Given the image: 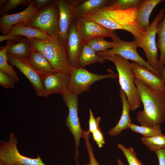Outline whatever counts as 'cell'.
Masks as SVG:
<instances>
[{
    "label": "cell",
    "mask_w": 165,
    "mask_h": 165,
    "mask_svg": "<svg viewBox=\"0 0 165 165\" xmlns=\"http://www.w3.org/2000/svg\"><path fill=\"white\" fill-rule=\"evenodd\" d=\"M134 81L144 108L137 114V120L141 126L160 125L165 120V92L152 89L136 78Z\"/></svg>",
    "instance_id": "6da1fadb"
},
{
    "label": "cell",
    "mask_w": 165,
    "mask_h": 165,
    "mask_svg": "<svg viewBox=\"0 0 165 165\" xmlns=\"http://www.w3.org/2000/svg\"><path fill=\"white\" fill-rule=\"evenodd\" d=\"M99 56L105 60L112 62L115 65L118 73L120 88L127 95L130 111L133 112L140 108L141 102V97L134 83L135 77L129 60L117 54Z\"/></svg>",
    "instance_id": "7a4b0ae2"
},
{
    "label": "cell",
    "mask_w": 165,
    "mask_h": 165,
    "mask_svg": "<svg viewBox=\"0 0 165 165\" xmlns=\"http://www.w3.org/2000/svg\"><path fill=\"white\" fill-rule=\"evenodd\" d=\"M27 38L33 48L41 53L54 69L68 75L72 68L69 62L65 44L60 38L50 40Z\"/></svg>",
    "instance_id": "3957f363"
},
{
    "label": "cell",
    "mask_w": 165,
    "mask_h": 165,
    "mask_svg": "<svg viewBox=\"0 0 165 165\" xmlns=\"http://www.w3.org/2000/svg\"><path fill=\"white\" fill-rule=\"evenodd\" d=\"M59 16L56 0L39 9L27 24L38 29L54 38H60Z\"/></svg>",
    "instance_id": "277c9868"
},
{
    "label": "cell",
    "mask_w": 165,
    "mask_h": 165,
    "mask_svg": "<svg viewBox=\"0 0 165 165\" xmlns=\"http://www.w3.org/2000/svg\"><path fill=\"white\" fill-rule=\"evenodd\" d=\"M165 12L164 8L161 9L147 29L139 38L134 39L138 47L141 48L144 51L148 63L159 72L158 49L156 40V28L158 24L163 18Z\"/></svg>",
    "instance_id": "5b68a950"
},
{
    "label": "cell",
    "mask_w": 165,
    "mask_h": 165,
    "mask_svg": "<svg viewBox=\"0 0 165 165\" xmlns=\"http://www.w3.org/2000/svg\"><path fill=\"white\" fill-rule=\"evenodd\" d=\"M68 76V91L78 96L84 92H89L90 86L95 82L106 79H116L118 75L113 72L105 75L97 74L79 67L72 68Z\"/></svg>",
    "instance_id": "8992f818"
},
{
    "label": "cell",
    "mask_w": 165,
    "mask_h": 165,
    "mask_svg": "<svg viewBox=\"0 0 165 165\" xmlns=\"http://www.w3.org/2000/svg\"><path fill=\"white\" fill-rule=\"evenodd\" d=\"M17 142L13 133L10 134L7 141H0V165H46L38 154L35 158L22 155L17 149Z\"/></svg>",
    "instance_id": "52a82bcc"
},
{
    "label": "cell",
    "mask_w": 165,
    "mask_h": 165,
    "mask_svg": "<svg viewBox=\"0 0 165 165\" xmlns=\"http://www.w3.org/2000/svg\"><path fill=\"white\" fill-rule=\"evenodd\" d=\"M111 38L113 42L116 44L115 46L105 52H97L98 55L113 54L120 55L126 59L145 66L162 78L161 74L151 66L147 61L144 60L138 54L137 50L138 47L134 40L131 42L124 41L119 38L114 31Z\"/></svg>",
    "instance_id": "ba28073f"
},
{
    "label": "cell",
    "mask_w": 165,
    "mask_h": 165,
    "mask_svg": "<svg viewBox=\"0 0 165 165\" xmlns=\"http://www.w3.org/2000/svg\"><path fill=\"white\" fill-rule=\"evenodd\" d=\"M64 101L68 108L65 125L68 128L74 139L75 157L79 163V149L80 140L82 138L84 130L81 128L78 114V96L69 92L62 95Z\"/></svg>",
    "instance_id": "9c48e42d"
},
{
    "label": "cell",
    "mask_w": 165,
    "mask_h": 165,
    "mask_svg": "<svg viewBox=\"0 0 165 165\" xmlns=\"http://www.w3.org/2000/svg\"><path fill=\"white\" fill-rule=\"evenodd\" d=\"M76 20V28L79 38L83 45L91 40L109 37L112 38L113 30L107 29L90 20L79 19Z\"/></svg>",
    "instance_id": "30bf717a"
},
{
    "label": "cell",
    "mask_w": 165,
    "mask_h": 165,
    "mask_svg": "<svg viewBox=\"0 0 165 165\" xmlns=\"http://www.w3.org/2000/svg\"><path fill=\"white\" fill-rule=\"evenodd\" d=\"M8 61L10 64L16 67L29 80L38 97L43 96V76L34 70L26 61L20 59L7 52Z\"/></svg>",
    "instance_id": "8fae6325"
},
{
    "label": "cell",
    "mask_w": 165,
    "mask_h": 165,
    "mask_svg": "<svg viewBox=\"0 0 165 165\" xmlns=\"http://www.w3.org/2000/svg\"><path fill=\"white\" fill-rule=\"evenodd\" d=\"M59 16L60 38L65 44L69 28L75 20V8L77 0H56Z\"/></svg>",
    "instance_id": "7c38bea8"
},
{
    "label": "cell",
    "mask_w": 165,
    "mask_h": 165,
    "mask_svg": "<svg viewBox=\"0 0 165 165\" xmlns=\"http://www.w3.org/2000/svg\"><path fill=\"white\" fill-rule=\"evenodd\" d=\"M39 9L31 2L22 11L16 13L5 14L0 18V30L3 35H7L11 27L20 23L27 24L35 16Z\"/></svg>",
    "instance_id": "4fadbf2b"
},
{
    "label": "cell",
    "mask_w": 165,
    "mask_h": 165,
    "mask_svg": "<svg viewBox=\"0 0 165 165\" xmlns=\"http://www.w3.org/2000/svg\"><path fill=\"white\" fill-rule=\"evenodd\" d=\"M44 97L51 94L58 93L63 95L68 91V75L57 72L44 76L43 79Z\"/></svg>",
    "instance_id": "5bb4252c"
},
{
    "label": "cell",
    "mask_w": 165,
    "mask_h": 165,
    "mask_svg": "<svg viewBox=\"0 0 165 165\" xmlns=\"http://www.w3.org/2000/svg\"><path fill=\"white\" fill-rule=\"evenodd\" d=\"M76 20L73 22L68 30L65 43L69 63L72 68L79 67V57L83 45L76 28Z\"/></svg>",
    "instance_id": "9a60e30c"
},
{
    "label": "cell",
    "mask_w": 165,
    "mask_h": 165,
    "mask_svg": "<svg viewBox=\"0 0 165 165\" xmlns=\"http://www.w3.org/2000/svg\"><path fill=\"white\" fill-rule=\"evenodd\" d=\"M135 78L154 90L165 92V81L145 66L135 62L131 63Z\"/></svg>",
    "instance_id": "2e32d148"
},
{
    "label": "cell",
    "mask_w": 165,
    "mask_h": 165,
    "mask_svg": "<svg viewBox=\"0 0 165 165\" xmlns=\"http://www.w3.org/2000/svg\"><path fill=\"white\" fill-rule=\"evenodd\" d=\"M164 0H141L136 9L135 22L138 26L145 32L149 27L150 15L154 8Z\"/></svg>",
    "instance_id": "e0dca14e"
},
{
    "label": "cell",
    "mask_w": 165,
    "mask_h": 165,
    "mask_svg": "<svg viewBox=\"0 0 165 165\" xmlns=\"http://www.w3.org/2000/svg\"><path fill=\"white\" fill-rule=\"evenodd\" d=\"M119 96L122 102V111L118 123L108 131V134L112 136H116L120 134L123 130L129 128L132 123L129 113L130 105L126 94L121 88L119 89Z\"/></svg>",
    "instance_id": "ac0fdd59"
},
{
    "label": "cell",
    "mask_w": 165,
    "mask_h": 165,
    "mask_svg": "<svg viewBox=\"0 0 165 165\" xmlns=\"http://www.w3.org/2000/svg\"><path fill=\"white\" fill-rule=\"evenodd\" d=\"M110 0H78L75 8V18L77 20L108 6Z\"/></svg>",
    "instance_id": "d6986e66"
},
{
    "label": "cell",
    "mask_w": 165,
    "mask_h": 165,
    "mask_svg": "<svg viewBox=\"0 0 165 165\" xmlns=\"http://www.w3.org/2000/svg\"><path fill=\"white\" fill-rule=\"evenodd\" d=\"M25 61L36 72L44 76L59 72L53 68L41 53L34 49L31 54Z\"/></svg>",
    "instance_id": "ffe728a7"
},
{
    "label": "cell",
    "mask_w": 165,
    "mask_h": 165,
    "mask_svg": "<svg viewBox=\"0 0 165 165\" xmlns=\"http://www.w3.org/2000/svg\"><path fill=\"white\" fill-rule=\"evenodd\" d=\"M8 35L24 36L27 38L45 40L54 38L38 29L30 27L27 24L24 23L19 24L12 26Z\"/></svg>",
    "instance_id": "44dd1931"
},
{
    "label": "cell",
    "mask_w": 165,
    "mask_h": 165,
    "mask_svg": "<svg viewBox=\"0 0 165 165\" xmlns=\"http://www.w3.org/2000/svg\"><path fill=\"white\" fill-rule=\"evenodd\" d=\"M33 49L27 38H22L10 45L7 52L20 59L26 61L31 54Z\"/></svg>",
    "instance_id": "7402d4cb"
},
{
    "label": "cell",
    "mask_w": 165,
    "mask_h": 165,
    "mask_svg": "<svg viewBox=\"0 0 165 165\" xmlns=\"http://www.w3.org/2000/svg\"><path fill=\"white\" fill-rule=\"evenodd\" d=\"M13 42L12 40L7 41L6 46L0 47V70L7 74L16 82H18L20 80V78L13 66L9 65L8 62L7 50L9 46Z\"/></svg>",
    "instance_id": "603a6c76"
},
{
    "label": "cell",
    "mask_w": 165,
    "mask_h": 165,
    "mask_svg": "<svg viewBox=\"0 0 165 165\" xmlns=\"http://www.w3.org/2000/svg\"><path fill=\"white\" fill-rule=\"evenodd\" d=\"M156 29L158 35L156 45L160 52L159 71L161 74L164 68L163 61L165 58V12L163 18L158 24Z\"/></svg>",
    "instance_id": "cb8c5ba5"
},
{
    "label": "cell",
    "mask_w": 165,
    "mask_h": 165,
    "mask_svg": "<svg viewBox=\"0 0 165 165\" xmlns=\"http://www.w3.org/2000/svg\"><path fill=\"white\" fill-rule=\"evenodd\" d=\"M105 60L88 45H84L79 57V66L80 67L84 68L87 65L96 63H102Z\"/></svg>",
    "instance_id": "d4e9b609"
},
{
    "label": "cell",
    "mask_w": 165,
    "mask_h": 165,
    "mask_svg": "<svg viewBox=\"0 0 165 165\" xmlns=\"http://www.w3.org/2000/svg\"><path fill=\"white\" fill-rule=\"evenodd\" d=\"M141 140L152 151L165 149V135L163 134L150 137H142Z\"/></svg>",
    "instance_id": "484cf974"
},
{
    "label": "cell",
    "mask_w": 165,
    "mask_h": 165,
    "mask_svg": "<svg viewBox=\"0 0 165 165\" xmlns=\"http://www.w3.org/2000/svg\"><path fill=\"white\" fill-rule=\"evenodd\" d=\"M129 128L132 131L140 134L145 137H150L162 134L160 125L152 127L138 126L131 123Z\"/></svg>",
    "instance_id": "4316f807"
},
{
    "label": "cell",
    "mask_w": 165,
    "mask_h": 165,
    "mask_svg": "<svg viewBox=\"0 0 165 165\" xmlns=\"http://www.w3.org/2000/svg\"><path fill=\"white\" fill-rule=\"evenodd\" d=\"M141 0H111L108 6L113 9L128 10L136 9Z\"/></svg>",
    "instance_id": "83f0119b"
},
{
    "label": "cell",
    "mask_w": 165,
    "mask_h": 165,
    "mask_svg": "<svg viewBox=\"0 0 165 165\" xmlns=\"http://www.w3.org/2000/svg\"><path fill=\"white\" fill-rule=\"evenodd\" d=\"M87 45L97 52L105 51L109 49L112 48L116 46V44L114 42L107 41L104 38L93 39L90 41Z\"/></svg>",
    "instance_id": "f1b7e54d"
},
{
    "label": "cell",
    "mask_w": 165,
    "mask_h": 165,
    "mask_svg": "<svg viewBox=\"0 0 165 165\" xmlns=\"http://www.w3.org/2000/svg\"><path fill=\"white\" fill-rule=\"evenodd\" d=\"M117 146L125 156L129 165H144L137 158L136 153L132 147L126 148L119 143L117 144Z\"/></svg>",
    "instance_id": "f546056e"
},
{
    "label": "cell",
    "mask_w": 165,
    "mask_h": 165,
    "mask_svg": "<svg viewBox=\"0 0 165 165\" xmlns=\"http://www.w3.org/2000/svg\"><path fill=\"white\" fill-rule=\"evenodd\" d=\"M31 0H7L5 5L0 9L1 16L7 13L19 6H28L31 4Z\"/></svg>",
    "instance_id": "4dcf8cb0"
},
{
    "label": "cell",
    "mask_w": 165,
    "mask_h": 165,
    "mask_svg": "<svg viewBox=\"0 0 165 165\" xmlns=\"http://www.w3.org/2000/svg\"><path fill=\"white\" fill-rule=\"evenodd\" d=\"M90 132L87 131H84L82 138L85 141V145L89 158V165H100L96 160L94 153L93 149L90 141Z\"/></svg>",
    "instance_id": "1f68e13d"
},
{
    "label": "cell",
    "mask_w": 165,
    "mask_h": 165,
    "mask_svg": "<svg viewBox=\"0 0 165 165\" xmlns=\"http://www.w3.org/2000/svg\"><path fill=\"white\" fill-rule=\"evenodd\" d=\"M89 119V129L88 131L90 133H92L97 130H101L99 123L101 120L100 116L95 118L91 109H90Z\"/></svg>",
    "instance_id": "d6a6232c"
},
{
    "label": "cell",
    "mask_w": 165,
    "mask_h": 165,
    "mask_svg": "<svg viewBox=\"0 0 165 165\" xmlns=\"http://www.w3.org/2000/svg\"><path fill=\"white\" fill-rule=\"evenodd\" d=\"M16 82L7 74L0 70V85L6 89L13 87Z\"/></svg>",
    "instance_id": "836d02e7"
},
{
    "label": "cell",
    "mask_w": 165,
    "mask_h": 165,
    "mask_svg": "<svg viewBox=\"0 0 165 165\" xmlns=\"http://www.w3.org/2000/svg\"><path fill=\"white\" fill-rule=\"evenodd\" d=\"M92 133L94 140L98 147L100 148H102L103 145L105 144V141L101 130H97Z\"/></svg>",
    "instance_id": "e575fe53"
},
{
    "label": "cell",
    "mask_w": 165,
    "mask_h": 165,
    "mask_svg": "<svg viewBox=\"0 0 165 165\" xmlns=\"http://www.w3.org/2000/svg\"><path fill=\"white\" fill-rule=\"evenodd\" d=\"M54 0H31V2L38 9H39L49 5Z\"/></svg>",
    "instance_id": "d590c367"
},
{
    "label": "cell",
    "mask_w": 165,
    "mask_h": 165,
    "mask_svg": "<svg viewBox=\"0 0 165 165\" xmlns=\"http://www.w3.org/2000/svg\"><path fill=\"white\" fill-rule=\"evenodd\" d=\"M158 158L159 165H165V149L155 152Z\"/></svg>",
    "instance_id": "8d00e7d4"
},
{
    "label": "cell",
    "mask_w": 165,
    "mask_h": 165,
    "mask_svg": "<svg viewBox=\"0 0 165 165\" xmlns=\"http://www.w3.org/2000/svg\"><path fill=\"white\" fill-rule=\"evenodd\" d=\"M22 38V36L17 35H0V42H1L6 40H12L15 42Z\"/></svg>",
    "instance_id": "74e56055"
},
{
    "label": "cell",
    "mask_w": 165,
    "mask_h": 165,
    "mask_svg": "<svg viewBox=\"0 0 165 165\" xmlns=\"http://www.w3.org/2000/svg\"><path fill=\"white\" fill-rule=\"evenodd\" d=\"M163 64L164 66V68L163 71L161 73V75H162V77L163 78H165V58L164 60Z\"/></svg>",
    "instance_id": "f35d334b"
},
{
    "label": "cell",
    "mask_w": 165,
    "mask_h": 165,
    "mask_svg": "<svg viewBox=\"0 0 165 165\" xmlns=\"http://www.w3.org/2000/svg\"><path fill=\"white\" fill-rule=\"evenodd\" d=\"M7 0H0V9L6 3Z\"/></svg>",
    "instance_id": "ab89813d"
},
{
    "label": "cell",
    "mask_w": 165,
    "mask_h": 165,
    "mask_svg": "<svg viewBox=\"0 0 165 165\" xmlns=\"http://www.w3.org/2000/svg\"><path fill=\"white\" fill-rule=\"evenodd\" d=\"M117 165H126L120 159H118L117 160Z\"/></svg>",
    "instance_id": "60d3db41"
},
{
    "label": "cell",
    "mask_w": 165,
    "mask_h": 165,
    "mask_svg": "<svg viewBox=\"0 0 165 165\" xmlns=\"http://www.w3.org/2000/svg\"><path fill=\"white\" fill-rule=\"evenodd\" d=\"M89 165V163H88L87 164H84V165Z\"/></svg>",
    "instance_id": "b9f144b4"
},
{
    "label": "cell",
    "mask_w": 165,
    "mask_h": 165,
    "mask_svg": "<svg viewBox=\"0 0 165 165\" xmlns=\"http://www.w3.org/2000/svg\"><path fill=\"white\" fill-rule=\"evenodd\" d=\"M164 81H165L164 86H165V79L164 80Z\"/></svg>",
    "instance_id": "7bdbcfd3"
}]
</instances>
